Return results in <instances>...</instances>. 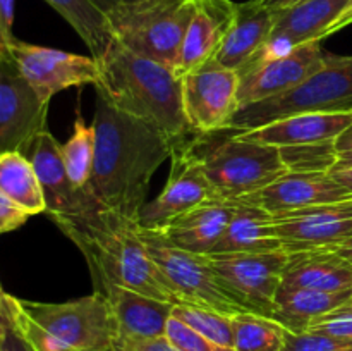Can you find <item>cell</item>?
<instances>
[{
    "instance_id": "obj_37",
    "label": "cell",
    "mask_w": 352,
    "mask_h": 351,
    "mask_svg": "<svg viewBox=\"0 0 352 351\" xmlns=\"http://www.w3.org/2000/svg\"><path fill=\"white\" fill-rule=\"evenodd\" d=\"M116 351H179L167 337H157V339H141V341H116Z\"/></svg>"
},
{
    "instance_id": "obj_13",
    "label": "cell",
    "mask_w": 352,
    "mask_h": 351,
    "mask_svg": "<svg viewBox=\"0 0 352 351\" xmlns=\"http://www.w3.org/2000/svg\"><path fill=\"white\" fill-rule=\"evenodd\" d=\"M9 52L28 83L47 103L62 89L71 86H96L100 81V64L95 57L38 47L17 38L10 41Z\"/></svg>"
},
{
    "instance_id": "obj_44",
    "label": "cell",
    "mask_w": 352,
    "mask_h": 351,
    "mask_svg": "<svg viewBox=\"0 0 352 351\" xmlns=\"http://www.w3.org/2000/svg\"><path fill=\"white\" fill-rule=\"evenodd\" d=\"M329 250L336 251L337 255H340L342 258H346L349 264H352V237H349V240L342 241V243L336 244V246L329 248Z\"/></svg>"
},
{
    "instance_id": "obj_32",
    "label": "cell",
    "mask_w": 352,
    "mask_h": 351,
    "mask_svg": "<svg viewBox=\"0 0 352 351\" xmlns=\"http://www.w3.org/2000/svg\"><path fill=\"white\" fill-rule=\"evenodd\" d=\"M278 150L289 172H330L337 164L336 141L282 147Z\"/></svg>"
},
{
    "instance_id": "obj_40",
    "label": "cell",
    "mask_w": 352,
    "mask_h": 351,
    "mask_svg": "<svg viewBox=\"0 0 352 351\" xmlns=\"http://www.w3.org/2000/svg\"><path fill=\"white\" fill-rule=\"evenodd\" d=\"M349 24H352V0H349V2L346 3V7L342 9V12L337 16V19L333 21L332 24H330L329 30L325 31V38L330 36V34L337 33V31L344 30V28H347Z\"/></svg>"
},
{
    "instance_id": "obj_4",
    "label": "cell",
    "mask_w": 352,
    "mask_h": 351,
    "mask_svg": "<svg viewBox=\"0 0 352 351\" xmlns=\"http://www.w3.org/2000/svg\"><path fill=\"white\" fill-rule=\"evenodd\" d=\"M10 312L38 351H112L117 322L103 292L65 303H38L9 295Z\"/></svg>"
},
{
    "instance_id": "obj_1",
    "label": "cell",
    "mask_w": 352,
    "mask_h": 351,
    "mask_svg": "<svg viewBox=\"0 0 352 351\" xmlns=\"http://www.w3.org/2000/svg\"><path fill=\"white\" fill-rule=\"evenodd\" d=\"M95 162L86 193L98 206L138 220L157 169L179 143L150 124L117 110L96 93Z\"/></svg>"
},
{
    "instance_id": "obj_8",
    "label": "cell",
    "mask_w": 352,
    "mask_h": 351,
    "mask_svg": "<svg viewBox=\"0 0 352 351\" xmlns=\"http://www.w3.org/2000/svg\"><path fill=\"white\" fill-rule=\"evenodd\" d=\"M138 233L151 260L177 296L179 305L203 306L227 315L246 312L220 288L208 257L174 246L160 231L140 226Z\"/></svg>"
},
{
    "instance_id": "obj_14",
    "label": "cell",
    "mask_w": 352,
    "mask_h": 351,
    "mask_svg": "<svg viewBox=\"0 0 352 351\" xmlns=\"http://www.w3.org/2000/svg\"><path fill=\"white\" fill-rule=\"evenodd\" d=\"M322 41H308L278 55H258L244 65L239 74L237 103L241 107L272 98L315 72L325 61Z\"/></svg>"
},
{
    "instance_id": "obj_12",
    "label": "cell",
    "mask_w": 352,
    "mask_h": 351,
    "mask_svg": "<svg viewBox=\"0 0 352 351\" xmlns=\"http://www.w3.org/2000/svg\"><path fill=\"white\" fill-rule=\"evenodd\" d=\"M172 165L167 184L160 195L144 203L136 222L146 229H162L175 217L195 206L219 198L212 182L206 178L203 160L195 143H179L170 155Z\"/></svg>"
},
{
    "instance_id": "obj_29",
    "label": "cell",
    "mask_w": 352,
    "mask_h": 351,
    "mask_svg": "<svg viewBox=\"0 0 352 351\" xmlns=\"http://www.w3.org/2000/svg\"><path fill=\"white\" fill-rule=\"evenodd\" d=\"M285 332L287 329L272 317L251 312L234 315L236 351H282Z\"/></svg>"
},
{
    "instance_id": "obj_48",
    "label": "cell",
    "mask_w": 352,
    "mask_h": 351,
    "mask_svg": "<svg viewBox=\"0 0 352 351\" xmlns=\"http://www.w3.org/2000/svg\"><path fill=\"white\" fill-rule=\"evenodd\" d=\"M0 289H2V286H0Z\"/></svg>"
},
{
    "instance_id": "obj_33",
    "label": "cell",
    "mask_w": 352,
    "mask_h": 351,
    "mask_svg": "<svg viewBox=\"0 0 352 351\" xmlns=\"http://www.w3.org/2000/svg\"><path fill=\"white\" fill-rule=\"evenodd\" d=\"M282 351H352V339L316 332V330H305V332L287 330Z\"/></svg>"
},
{
    "instance_id": "obj_21",
    "label": "cell",
    "mask_w": 352,
    "mask_h": 351,
    "mask_svg": "<svg viewBox=\"0 0 352 351\" xmlns=\"http://www.w3.org/2000/svg\"><path fill=\"white\" fill-rule=\"evenodd\" d=\"M117 322V341L157 339L167 334L174 303L151 298L143 292L112 286L105 291Z\"/></svg>"
},
{
    "instance_id": "obj_20",
    "label": "cell",
    "mask_w": 352,
    "mask_h": 351,
    "mask_svg": "<svg viewBox=\"0 0 352 351\" xmlns=\"http://www.w3.org/2000/svg\"><path fill=\"white\" fill-rule=\"evenodd\" d=\"M351 124L352 110L349 112H309L284 117L256 129L243 131L239 134L246 140L282 148L336 141Z\"/></svg>"
},
{
    "instance_id": "obj_30",
    "label": "cell",
    "mask_w": 352,
    "mask_h": 351,
    "mask_svg": "<svg viewBox=\"0 0 352 351\" xmlns=\"http://www.w3.org/2000/svg\"><path fill=\"white\" fill-rule=\"evenodd\" d=\"M96 131L95 126H88L82 119L81 112H76L74 131L67 143L60 145L62 158H64L65 171L69 179L78 189H85L89 182L95 162Z\"/></svg>"
},
{
    "instance_id": "obj_36",
    "label": "cell",
    "mask_w": 352,
    "mask_h": 351,
    "mask_svg": "<svg viewBox=\"0 0 352 351\" xmlns=\"http://www.w3.org/2000/svg\"><path fill=\"white\" fill-rule=\"evenodd\" d=\"M30 217L31 215L26 210L21 209V206L16 205L9 196H6L0 191V234L10 233V231L17 229V227L23 226Z\"/></svg>"
},
{
    "instance_id": "obj_27",
    "label": "cell",
    "mask_w": 352,
    "mask_h": 351,
    "mask_svg": "<svg viewBox=\"0 0 352 351\" xmlns=\"http://www.w3.org/2000/svg\"><path fill=\"white\" fill-rule=\"evenodd\" d=\"M45 2L54 7L74 28L76 33L91 52V57H102L110 43L116 40V33L109 17L93 3V0H45Z\"/></svg>"
},
{
    "instance_id": "obj_35",
    "label": "cell",
    "mask_w": 352,
    "mask_h": 351,
    "mask_svg": "<svg viewBox=\"0 0 352 351\" xmlns=\"http://www.w3.org/2000/svg\"><path fill=\"white\" fill-rule=\"evenodd\" d=\"M308 330H316V332L332 334V336L337 337L352 339V308L344 303L342 306H339L333 312L315 320Z\"/></svg>"
},
{
    "instance_id": "obj_24",
    "label": "cell",
    "mask_w": 352,
    "mask_h": 351,
    "mask_svg": "<svg viewBox=\"0 0 352 351\" xmlns=\"http://www.w3.org/2000/svg\"><path fill=\"white\" fill-rule=\"evenodd\" d=\"M282 286L329 292L349 291L352 264L329 248L296 251L289 257Z\"/></svg>"
},
{
    "instance_id": "obj_22",
    "label": "cell",
    "mask_w": 352,
    "mask_h": 351,
    "mask_svg": "<svg viewBox=\"0 0 352 351\" xmlns=\"http://www.w3.org/2000/svg\"><path fill=\"white\" fill-rule=\"evenodd\" d=\"M236 205V200H208L155 231H160L174 246L206 257L226 231Z\"/></svg>"
},
{
    "instance_id": "obj_47",
    "label": "cell",
    "mask_w": 352,
    "mask_h": 351,
    "mask_svg": "<svg viewBox=\"0 0 352 351\" xmlns=\"http://www.w3.org/2000/svg\"><path fill=\"white\" fill-rule=\"evenodd\" d=\"M0 346H2V339H0Z\"/></svg>"
},
{
    "instance_id": "obj_19",
    "label": "cell",
    "mask_w": 352,
    "mask_h": 351,
    "mask_svg": "<svg viewBox=\"0 0 352 351\" xmlns=\"http://www.w3.org/2000/svg\"><path fill=\"white\" fill-rule=\"evenodd\" d=\"M195 14L186 31L181 55L174 72L177 78L212 61L236 19L237 3L232 0H192Z\"/></svg>"
},
{
    "instance_id": "obj_15",
    "label": "cell",
    "mask_w": 352,
    "mask_h": 351,
    "mask_svg": "<svg viewBox=\"0 0 352 351\" xmlns=\"http://www.w3.org/2000/svg\"><path fill=\"white\" fill-rule=\"evenodd\" d=\"M274 227L287 253L332 248L352 237V198L277 215Z\"/></svg>"
},
{
    "instance_id": "obj_2",
    "label": "cell",
    "mask_w": 352,
    "mask_h": 351,
    "mask_svg": "<svg viewBox=\"0 0 352 351\" xmlns=\"http://www.w3.org/2000/svg\"><path fill=\"white\" fill-rule=\"evenodd\" d=\"M54 222L85 255L95 291L105 295L112 286H122L179 305L141 241L136 220L113 210L93 209L79 215L58 217Z\"/></svg>"
},
{
    "instance_id": "obj_49",
    "label": "cell",
    "mask_w": 352,
    "mask_h": 351,
    "mask_svg": "<svg viewBox=\"0 0 352 351\" xmlns=\"http://www.w3.org/2000/svg\"><path fill=\"white\" fill-rule=\"evenodd\" d=\"M112 351H116V350H112Z\"/></svg>"
},
{
    "instance_id": "obj_5",
    "label": "cell",
    "mask_w": 352,
    "mask_h": 351,
    "mask_svg": "<svg viewBox=\"0 0 352 351\" xmlns=\"http://www.w3.org/2000/svg\"><path fill=\"white\" fill-rule=\"evenodd\" d=\"M349 110H352V55L327 54L323 64L294 88L237 109L227 131L243 133L296 114Z\"/></svg>"
},
{
    "instance_id": "obj_18",
    "label": "cell",
    "mask_w": 352,
    "mask_h": 351,
    "mask_svg": "<svg viewBox=\"0 0 352 351\" xmlns=\"http://www.w3.org/2000/svg\"><path fill=\"white\" fill-rule=\"evenodd\" d=\"M347 2L349 0H302L296 6L277 9L270 36L258 55L285 54L308 41H322Z\"/></svg>"
},
{
    "instance_id": "obj_31",
    "label": "cell",
    "mask_w": 352,
    "mask_h": 351,
    "mask_svg": "<svg viewBox=\"0 0 352 351\" xmlns=\"http://www.w3.org/2000/svg\"><path fill=\"white\" fill-rule=\"evenodd\" d=\"M172 317L184 322L201 336L223 346L234 348V315L203 308V306L175 305Z\"/></svg>"
},
{
    "instance_id": "obj_10",
    "label": "cell",
    "mask_w": 352,
    "mask_h": 351,
    "mask_svg": "<svg viewBox=\"0 0 352 351\" xmlns=\"http://www.w3.org/2000/svg\"><path fill=\"white\" fill-rule=\"evenodd\" d=\"M182 103L191 129L212 134L229 129L230 119L239 109V74L219 62H205L181 78Z\"/></svg>"
},
{
    "instance_id": "obj_3",
    "label": "cell",
    "mask_w": 352,
    "mask_h": 351,
    "mask_svg": "<svg viewBox=\"0 0 352 351\" xmlns=\"http://www.w3.org/2000/svg\"><path fill=\"white\" fill-rule=\"evenodd\" d=\"M100 81L96 92L117 110L182 143L195 131L182 103V81L170 67L136 55L113 40L98 58Z\"/></svg>"
},
{
    "instance_id": "obj_38",
    "label": "cell",
    "mask_w": 352,
    "mask_h": 351,
    "mask_svg": "<svg viewBox=\"0 0 352 351\" xmlns=\"http://www.w3.org/2000/svg\"><path fill=\"white\" fill-rule=\"evenodd\" d=\"M0 351H38V350L33 346V343L24 336L23 330L17 327V323L14 322L12 319L10 320L9 327H7L6 334H3L2 337V346H0Z\"/></svg>"
},
{
    "instance_id": "obj_9",
    "label": "cell",
    "mask_w": 352,
    "mask_h": 351,
    "mask_svg": "<svg viewBox=\"0 0 352 351\" xmlns=\"http://www.w3.org/2000/svg\"><path fill=\"white\" fill-rule=\"evenodd\" d=\"M220 288L246 312L274 315L275 295L282 284L291 253L206 255Z\"/></svg>"
},
{
    "instance_id": "obj_7",
    "label": "cell",
    "mask_w": 352,
    "mask_h": 351,
    "mask_svg": "<svg viewBox=\"0 0 352 351\" xmlns=\"http://www.w3.org/2000/svg\"><path fill=\"white\" fill-rule=\"evenodd\" d=\"M198 153L206 178L223 200L260 191L289 172L277 147L246 140L236 131Z\"/></svg>"
},
{
    "instance_id": "obj_26",
    "label": "cell",
    "mask_w": 352,
    "mask_h": 351,
    "mask_svg": "<svg viewBox=\"0 0 352 351\" xmlns=\"http://www.w3.org/2000/svg\"><path fill=\"white\" fill-rule=\"evenodd\" d=\"M351 296L352 289L329 292L302 288H284L280 284L275 295L272 319L280 322L291 332H305L320 317L333 312L349 301Z\"/></svg>"
},
{
    "instance_id": "obj_28",
    "label": "cell",
    "mask_w": 352,
    "mask_h": 351,
    "mask_svg": "<svg viewBox=\"0 0 352 351\" xmlns=\"http://www.w3.org/2000/svg\"><path fill=\"white\" fill-rule=\"evenodd\" d=\"M0 191L30 215H36L47 209L36 171L30 158L21 151L0 155Z\"/></svg>"
},
{
    "instance_id": "obj_46",
    "label": "cell",
    "mask_w": 352,
    "mask_h": 351,
    "mask_svg": "<svg viewBox=\"0 0 352 351\" xmlns=\"http://www.w3.org/2000/svg\"><path fill=\"white\" fill-rule=\"evenodd\" d=\"M346 305H347V306H349V308H352V296H351V299H349V301H347V303H346Z\"/></svg>"
},
{
    "instance_id": "obj_11",
    "label": "cell",
    "mask_w": 352,
    "mask_h": 351,
    "mask_svg": "<svg viewBox=\"0 0 352 351\" xmlns=\"http://www.w3.org/2000/svg\"><path fill=\"white\" fill-rule=\"evenodd\" d=\"M48 105L24 78L9 48L0 50V155L23 151L47 131Z\"/></svg>"
},
{
    "instance_id": "obj_34",
    "label": "cell",
    "mask_w": 352,
    "mask_h": 351,
    "mask_svg": "<svg viewBox=\"0 0 352 351\" xmlns=\"http://www.w3.org/2000/svg\"><path fill=\"white\" fill-rule=\"evenodd\" d=\"M165 337L179 351H236L234 348L223 346V344H219L215 341L208 339V337L201 336V334L192 330L191 327L186 326L181 320L174 319V317H170V320H168Z\"/></svg>"
},
{
    "instance_id": "obj_45",
    "label": "cell",
    "mask_w": 352,
    "mask_h": 351,
    "mask_svg": "<svg viewBox=\"0 0 352 351\" xmlns=\"http://www.w3.org/2000/svg\"><path fill=\"white\" fill-rule=\"evenodd\" d=\"M263 6L270 7V9L277 10V9H285V7L296 6V3L302 2V0H260Z\"/></svg>"
},
{
    "instance_id": "obj_17",
    "label": "cell",
    "mask_w": 352,
    "mask_h": 351,
    "mask_svg": "<svg viewBox=\"0 0 352 351\" xmlns=\"http://www.w3.org/2000/svg\"><path fill=\"white\" fill-rule=\"evenodd\" d=\"M352 195L336 181L329 172H287L267 188L243 196L236 202L261 206L274 217L323 203L349 200Z\"/></svg>"
},
{
    "instance_id": "obj_6",
    "label": "cell",
    "mask_w": 352,
    "mask_h": 351,
    "mask_svg": "<svg viewBox=\"0 0 352 351\" xmlns=\"http://www.w3.org/2000/svg\"><path fill=\"white\" fill-rule=\"evenodd\" d=\"M192 14V0H144L119 7L107 17L124 47L174 71Z\"/></svg>"
},
{
    "instance_id": "obj_25",
    "label": "cell",
    "mask_w": 352,
    "mask_h": 351,
    "mask_svg": "<svg viewBox=\"0 0 352 351\" xmlns=\"http://www.w3.org/2000/svg\"><path fill=\"white\" fill-rule=\"evenodd\" d=\"M284 250L274 227V215L261 206L237 202L226 231L210 255L270 253Z\"/></svg>"
},
{
    "instance_id": "obj_42",
    "label": "cell",
    "mask_w": 352,
    "mask_h": 351,
    "mask_svg": "<svg viewBox=\"0 0 352 351\" xmlns=\"http://www.w3.org/2000/svg\"><path fill=\"white\" fill-rule=\"evenodd\" d=\"M329 174L352 195V167H333Z\"/></svg>"
},
{
    "instance_id": "obj_23",
    "label": "cell",
    "mask_w": 352,
    "mask_h": 351,
    "mask_svg": "<svg viewBox=\"0 0 352 351\" xmlns=\"http://www.w3.org/2000/svg\"><path fill=\"white\" fill-rule=\"evenodd\" d=\"M275 21V10L260 0L237 3L236 19L222 45L213 55L220 65L239 72L267 43Z\"/></svg>"
},
{
    "instance_id": "obj_16",
    "label": "cell",
    "mask_w": 352,
    "mask_h": 351,
    "mask_svg": "<svg viewBox=\"0 0 352 351\" xmlns=\"http://www.w3.org/2000/svg\"><path fill=\"white\" fill-rule=\"evenodd\" d=\"M21 153L30 158L36 171L45 196V212L52 220L102 209L86 189H78L71 182L62 158L60 143L50 131L47 129L38 134Z\"/></svg>"
},
{
    "instance_id": "obj_39",
    "label": "cell",
    "mask_w": 352,
    "mask_h": 351,
    "mask_svg": "<svg viewBox=\"0 0 352 351\" xmlns=\"http://www.w3.org/2000/svg\"><path fill=\"white\" fill-rule=\"evenodd\" d=\"M336 167H352V124L336 140Z\"/></svg>"
},
{
    "instance_id": "obj_43",
    "label": "cell",
    "mask_w": 352,
    "mask_h": 351,
    "mask_svg": "<svg viewBox=\"0 0 352 351\" xmlns=\"http://www.w3.org/2000/svg\"><path fill=\"white\" fill-rule=\"evenodd\" d=\"M140 2H144V0H93V3H95L100 10H103L105 14L112 12V10L119 9V7L133 6V3H140Z\"/></svg>"
},
{
    "instance_id": "obj_41",
    "label": "cell",
    "mask_w": 352,
    "mask_h": 351,
    "mask_svg": "<svg viewBox=\"0 0 352 351\" xmlns=\"http://www.w3.org/2000/svg\"><path fill=\"white\" fill-rule=\"evenodd\" d=\"M10 320H12V313H10L9 295H7L3 289H0V339H2L3 334H6Z\"/></svg>"
}]
</instances>
